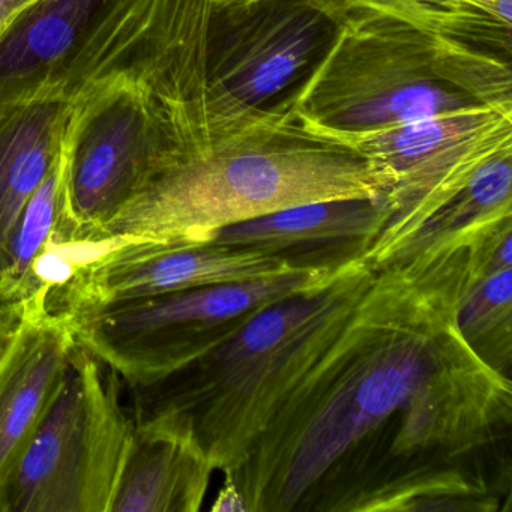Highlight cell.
Here are the masks:
<instances>
[{
	"mask_svg": "<svg viewBox=\"0 0 512 512\" xmlns=\"http://www.w3.org/2000/svg\"><path fill=\"white\" fill-rule=\"evenodd\" d=\"M70 109L61 98L0 103V278L23 208L61 157Z\"/></svg>",
	"mask_w": 512,
	"mask_h": 512,
	"instance_id": "15",
	"label": "cell"
},
{
	"mask_svg": "<svg viewBox=\"0 0 512 512\" xmlns=\"http://www.w3.org/2000/svg\"><path fill=\"white\" fill-rule=\"evenodd\" d=\"M457 325L470 349L511 379L512 268L467 280L458 302Z\"/></svg>",
	"mask_w": 512,
	"mask_h": 512,
	"instance_id": "17",
	"label": "cell"
},
{
	"mask_svg": "<svg viewBox=\"0 0 512 512\" xmlns=\"http://www.w3.org/2000/svg\"><path fill=\"white\" fill-rule=\"evenodd\" d=\"M382 197L361 155L281 109L242 133L161 170L71 254L122 242H211L217 230L323 200Z\"/></svg>",
	"mask_w": 512,
	"mask_h": 512,
	"instance_id": "4",
	"label": "cell"
},
{
	"mask_svg": "<svg viewBox=\"0 0 512 512\" xmlns=\"http://www.w3.org/2000/svg\"><path fill=\"white\" fill-rule=\"evenodd\" d=\"M469 245L379 269L241 463L250 512H509L512 383L460 334Z\"/></svg>",
	"mask_w": 512,
	"mask_h": 512,
	"instance_id": "1",
	"label": "cell"
},
{
	"mask_svg": "<svg viewBox=\"0 0 512 512\" xmlns=\"http://www.w3.org/2000/svg\"><path fill=\"white\" fill-rule=\"evenodd\" d=\"M26 0H0V37L10 28L11 22L25 7Z\"/></svg>",
	"mask_w": 512,
	"mask_h": 512,
	"instance_id": "22",
	"label": "cell"
},
{
	"mask_svg": "<svg viewBox=\"0 0 512 512\" xmlns=\"http://www.w3.org/2000/svg\"><path fill=\"white\" fill-rule=\"evenodd\" d=\"M350 4L361 10L376 11L404 20L455 40L476 46L484 44L488 49L503 52L499 44L494 43L467 17L457 0H350Z\"/></svg>",
	"mask_w": 512,
	"mask_h": 512,
	"instance_id": "19",
	"label": "cell"
},
{
	"mask_svg": "<svg viewBox=\"0 0 512 512\" xmlns=\"http://www.w3.org/2000/svg\"><path fill=\"white\" fill-rule=\"evenodd\" d=\"M385 220L382 197L323 200L223 227L211 242L257 251L292 269L335 272L364 259Z\"/></svg>",
	"mask_w": 512,
	"mask_h": 512,
	"instance_id": "12",
	"label": "cell"
},
{
	"mask_svg": "<svg viewBox=\"0 0 512 512\" xmlns=\"http://www.w3.org/2000/svg\"><path fill=\"white\" fill-rule=\"evenodd\" d=\"M131 433L118 374L79 344L0 488V512H109Z\"/></svg>",
	"mask_w": 512,
	"mask_h": 512,
	"instance_id": "7",
	"label": "cell"
},
{
	"mask_svg": "<svg viewBox=\"0 0 512 512\" xmlns=\"http://www.w3.org/2000/svg\"><path fill=\"white\" fill-rule=\"evenodd\" d=\"M212 472L190 434L161 424H133L109 512L200 511Z\"/></svg>",
	"mask_w": 512,
	"mask_h": 512,
	"instance_id": "14",
	"label": "cell"
},
{
	"mask_svg": "<svg viewBox=\"0 0 512 512\" xmlns=\"http://www.w3.org/2000/svg\"><path fill=\"white\" fill-rule=\"evenodd\" d=\"M47 302L67 317L119 302L292 271L275 257L212 242H122L49 259Z\"/></svg>",
	"mask_w": 512,
	"mask_h": 512,
	"instance_id": "11",
	"label": "cell"
},
{
	"mask_svg": "<svg viewBox=\"0 0 512 512\" xmlns=\"http://www.w3.org/2000/svg\"><path fill=\"white\" fill-rule=\"evenodd\" d=\"M47 292L43 284L28 296L0 358V488L52 406L79 346L73 325L50 307Z\"/></svg>",
	"mask_w": 512,
	"mask_h": 512,
	"instance_id": "13",
	"label": "cell"
},
{
	"mask_svg": "<svg viewBox=\"0 0 512 512\" xmlns=\"http://www.w3.org/2000/svg\"><path fill=\"white\" fill-rule=\"evenodd\" d=\"M215 0H35L0 37V103L74 101L125 82L185 154L211 148L208 41Z\"/></svg>",
	"mask_w": 512,
	"mask_h": 512,
	"instance_id": "2",
	"label": "cell"
},
{
	"mask_svg": "<svg viewBox=\"0 0 512 512\" xmlns=\"http://www.w3.org/2000/svg\"><path fill=\"white\" fill-rule=\"evenodd\" d=\"M353 8L350 0H215L206 77L211 146L293 104Z\"/></svg>",
	"mask_w": 512,
	"mask_h": 512,
	"instance_id": "6",
	"label": "cell"
},
{
	"mask_svg": "<svg viewBox=\"0 0 512 512\" xmlns=\"http://www.w3.org/2000/svg\"><path fill=\"white\" fill-rule=\"evenodd\" d=\"M332 140L361 155L382 188L386 220L364 257L379 271L482 164L512 148V107L464 110Z\"/></svg>",
	"mask_w": 512,
	"mask_h": 512,
	"instance_id": "10",
	"label": "cell"
},
{
	"mask_svg": "<svg viewBox=\"0 0 512 512\" xmlns=\"http://www.w3.org/2000/svg\"><path fill=\"white\" fill-rule=\"evenodd\" d=\"M61 158V203L46 254L91 245L161 170L187 155L140 89L112 82L71 101Z\"/></svg>",
	"mask_w": 512,
	"mask_h": 512,
	"instance_id": "8",
	"label": "cell"
},
{
	"mask_svg": "<svg viewBox=\"0 0 512 512\" xmlns=\"http://www.w3.org/2000/svg\"><path fill=\"white\" fill-rule=\"evenodd\" d=\"M35 0H26L25 7H28V5L34 4ZM23 7V8H25Z\"/></svg>",
	"mask_w": 512,
	"mask_h": 512,
	"instance_id": "23",
	"label": "cell"
},
{
	"mask_svg": "<svg viewBox=\"0 0 512 512\" xmlns=\"http://www.w3.org/2000/svg\"><path fill=\"white\" fill-rule=\"evenodd\" d=\"M62 190V158L26 203L11 233L7 266L0 281L28 298L40 287L37 269L58 220Z\"/></svg>",
	"mask_w": 512,
	"mask_h": 512,
	"instance_id": "18",
	"label": "cell"
},
{
	"mask_svg": "<svg viewBox=\"0 0 512 512\" xmlns=\"http://www.w3.org/2000/svg\"><path fill=\"white\" fill-rule=\"evenodd\" d=\"M511 58L353 8L293 113L329 139L481 107H512Z\"/></svg>",
	"mask_w": 512,
	"mask_h": 512,
	"instance_id": "5",
	"label": "cell"
},
{
	"mask_svg": "<svg viewBox=\"0 0 512 512\" xmlns=\"http://www.w3.org/2000/svg\"><path fill=\"white\" fill-rule=\"evenodd\" d=\"M376 271L364 259L275 299L160 379L128 385L133 424L190 434L214 470L235 469L349 320Z\"/></svg>",
	"mask_w": 512,
	"mask_h": 512,
	"instance_id": "3",
	"label": "cell"
},
{
	"mask_svg": "<svg viewBox=\"0 0 512 512\" xmlns=\"http://www.w3.org/2000/svg\"><path fill=\"white\" fill-rule=\"evenodd\" d=\"M332 274L292 269L119 302L67 319L77 343L122 382H152L223 343L269 302L317 286Z\"/></svg>",
	"mask_w": 512,
	"mask_h": 512,
	"instance_id": "9",
	"label": "cell"
},
{
	"mask_svg": "<svg viewBox=\"0 0 512 512\" xmlns=\"http://www.w3.org/2000/svg\"><path fill=\"white\" fill-rule=\"evenodd\" d=\"M512 218V148L482 164L466 187L440 206L391 263L455 245H469L482 232Z\"/></svg>",
	"mask_w": 512,
	"mask_h": 512,
	"instance_id": "16",
	"label": "cell"
},
{
	"mask_svg": "<svg viewBox=\"0 0 512 512\" xmlns=\"http://www.w3.org/2000/svg\"><path fill=\"white\" fill-rule=\"evenodd\" d=\"M212 512H250L244 494L236 487L229 475H224V484L211 506Z\"/></svg>",
	"mask_w": 512,
	"mask_h": 512,
	"instance_id": "21",
	"label": "cell"
},
{
	"mask_svg": "<svg viewBox=\"0 0 512 512\" xmlns=\"http://www.w3.org/2000/svg\"><path fill=\"white\" fill-rule=\"evenodd\" d=\"M26 299L0 281V358L7 352L22 322Z\"/></svg>",
	"mask_w": 512,
	"mask_h": 512,
	"instance_id": "20",
	"label": "cell"
}]
</instances>
